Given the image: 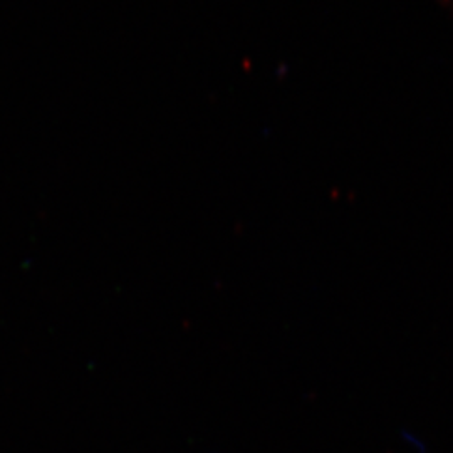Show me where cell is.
Masks as SVG:
<instances>
[{"mask_svg": "<svg viewBox=\"0 0 453 453\" xmlns=\"http://www.w3.org/2000/svg\"><path fill=\"white\" fill-rule=\"evenodd\" d=\"M402 437L405 438L406 443L410 445V449H411L413 452L426 453V447H425V443H423L420 438L417 437V435H413V434H410V432H403V434H402Z\"/></svg>", "mask_w": 453, "mask_h": 453, "instance_id": "6da1fadb", "label": "cell"}]
</instances>
